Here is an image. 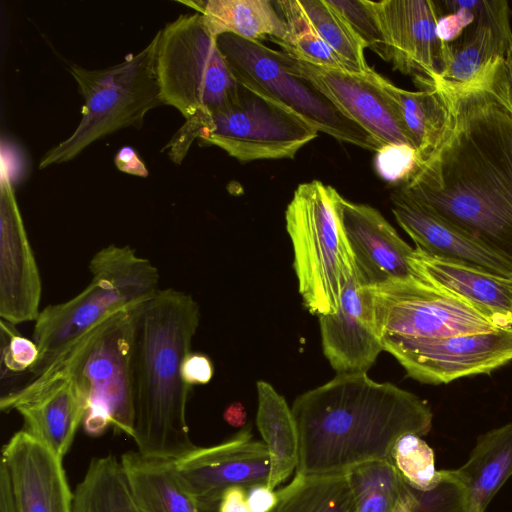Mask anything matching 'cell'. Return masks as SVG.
I'll use <instances>...</instances> for the list:
<instances>
[{
  "mask_svg": "<svg viewBox=\"0 0 512 512\" xmlns=\"http://www.w3.org/2000/svg\"><path fill=\"white\" fill-rule=\"evenodd\" d=\"M370 288L381 339H436L500 329L465 300L421 277Z\"/></svg>",
  "mask_w": 512,
  "mask_h": 512,
  "instance_id": "cell-11",
  "label": "cell"
},
{
  "mask_svg": "<svg viewBox=\"0 0 512 512\" xmlns=\"http://www.w3.org/2000/svg\"><path fill=\"white\" fill-rule=\"evenodd\" d=\"M181 374L184 381L191 386L207 384L214 374L213 363L203 353L190 352L182 362Z\"/></svg>",
  "mask_w": 512,
  "mask_h": 512,
  "instance_id": "cell-38",
  "label": "cell"
},
{
  "mask_svg": "<svg viewBox=\"0 0 512 512\" xmlns=\"http://www.w3.org/2000/svg\"><path fill=\"white\" fill-rule=\"evenodd\" d=\"M291 409L301 476L343 474L363 463L391 461L398 439L427 435L433 419L424 400L366 372L337 374L299 395Z\"/></svg>",
  "mask_w": 512,
  "mask_h": 512,
  "instance_id": "cell-2",
  "label": "cell"
},
{
  "mask_svg": "<svg viewBox=\"0 0 512 512\" xmlns=\"http://www.w3.org/2000/svg\"><path fill=\"white\" fill-rule=\"evenodd\" d=\"M490 85L512 112V48L494 62Z\"/></svg>",
  "mask_w": 512,
  "mask_h": 512,
  "instance_id": "cell-39",
  "label": "cell"
},
{
  "mask_svg": "<svg viewBox=\"0 0 512 512\" xmlns=\"http://www.w3.org/2000/svg\"><path fill=\"white\" fill-rule=\"evenodd\" d=\"M391 462L413 489L427 491L438 481L434 451L419 435L409 433L400 437L392 449Z\"/></svg>",
  "mask_w": 512,
  "mask_h": 512,
  "instance_id": "cell-33",
  "label": "cell"
},
{
  "mask_svg": "<svg viewBox=\"0 0 512 512\" xmlns=\"http://www.w3.org/2000/svg\"><path fill=\"white\" fill-rule=\"evenodd\" d=\"M141 304L111 315L52 366L66 367L81 387L87 402L83 426L90 436L98 437L110 426L134 436L133 346Z\"/></svg>",
  "mask_w": 512,
  "mask_h": 512,
  "instance_id": "cell-7",
  "label": "cell"
},
{
  "mask_svg": "<svg viewBox=\"0 0 512 512\" xmlns=\"http://www.w3.org/2000/svg\"><path fill=\"white\" fill-rule=\"evenodd\" d=\"M325 357L337 374L367 372L384 350L371 288L356 274L345 287L335 313L319 316Z\"/></svg>",
  "mask_w": 512,
  "mask_h": 512,
  "instance_id": "cell-20",
  "label": "cell"
},
{
  "mask_svg": "<svg viewBox=\"0 0 512 512\" xmlns=\"http://www.w3.org/2000/svg\"><path fill=\"white\" fill-rule=\"evenodd\" d=\"M159 33L140 52L105 69L73 65L70 73L84 99L74 132L42 157L46 168L74 159L93 142L127 127H140L147 112L162 105L156 60Z\"/></svg>",
  "mask_w": 512,
  "mask_h": 512,
  "instance_id": "cell-6",
  "label": "cell"
},
{
  "mask_svg": "<svg viewBox=\"0 0 512 512\" xmlns=\"http://www.w3.org/2000/svg\"><path fill=\"white\" fill-rule=\"evenodd\" d=\"M120 462L142 512H203L176 461L129 451Z\"/></svg>",
  "mask_w": 512,
  "mask_h": 512,
  "instance_id": "cell-24",
  "label": "cell"
},
{
  "mask_svg": "<svg viewBox=\"0 0 512 512\" xmlns=\"http://www.w3.org/2000/svg\"><path fill=\"white\" fill-rule=\"evenodd\" d=\"M493 65L467 83H431L446 102L448 126L399 188L512 263V112L491 88Z\"/></svg>",
  "mask_w": 512,
  "mask_h": 512,
  "instance_id": "cell-1",
  "label": "cell"
},
{
  "mask_svg": "<svg viewBox=\"0 0 512 512\" xmlns=\"http://www.w3.org/2000/svg\"><path fill=\"white\" fill-rule=\"evenodd\" d=\"M347 20L356 34L379 57L385 60L383 33L370 0H327Z\"/></svg>",
  "mask_w": 512,
  "mask_h": 512,
  "instance_id": "cell-35",
  "label": "cell"
},
{
  "mask_svg": "<svg viewBox=\"0 0 512 512\" xmlns=\"http://www.w3.org/2000/svg\"><path fill=\"white\" fill-rule=\"evenodd\" d=\"M22 157L15 147L2 141L1 181L9 183L13 188L23 178Z\"/></svg>",
  "mask_w": 512,
  "mask_h": 512,
  "instance_id": "cell-40",
  "label": "cell"
},
{
  "mask_svg": "<svg viewBox=\"0 0 512 512\" xmlns=\"http://www.w3.org/2000/svg\"><path fill=\"white\" fill-rule=\"evenodd\" d=\"M200 322L193 297L161 289L137 311L134 346V436L137 451L177 461L197 446L189 436L186 406L192 386L181 374Z\"/></svg>",
  "mask_w": 512,
  "mask_h": 512,
  "instance_id": "cell-3",
  "label": "cell"
},
{
  "mask_svg": "<svg viewBox=\"0 0 512 512\" xmlns=\"http://www.w3.org/2000/svg\"><path fill=\"white\" fill-rule=\"evenodd\" d=\"M473 8L474 23L458 39L446 43L440 78L444 82L467 83L512 48L508 2L473 0Z\"/></svg>",
  "mask_w": 512,
  "mask_h": 512,
  "instance_id": "cell-22",
  "label": "cell"
},
{
  "mask_svg": "<svg viewBox=\"0 0 512 512\" xmlns=\"http://www.w3.org/2000/svg\"><path fill=\"white\" fill-rule=\"evenodd\" d=\"M200 13L216 38L233 34L241 38L273 42L287 33L286 23L274 1L268 0H190L178 1Z\"/></svg>",
  "mask_w": 512,
  "mask_h": 512,
  "instance_id": "cell-25",
  "label": "cell"
},
{
  "mask_svg": "<svg viewBox=\"0 0 512 512\" xmlns=\"http://www.w3.org/2000/svg\"><path fill=\"white\" fill-rule=\"evenodd\" d=\"M357 512H393L406 483L391 461H371L348 472Z\"/></svg>",
  "mask_w": 512,
  "mask_h": 512,
  "instance_id": "cell-30",
  "label": "cell"
},
{
  "mask_svg": "<svg viewBox=\"0 0 512 512\" xmlns=\"http://www.w3.org/2000/svg\"><path fill=\"white\" fill-rule=\"evenodd\" d=\"M247 503L252 512H271L277 506V492L267 484H258L247 489Z\"/></svg>",
  "mask_w": 512,
  "mask_h": 512,
  "instance_id": "cell-41",
  "label": "cell"
},
{
  "mask_svg": "<svg viewBox=\"0 0 512 512\" xmlns=\"http://www.w3.org/2000/svg\"><path fill=\"white\" fill-rule=\"evenodd\" d=\"M216 40L233 76L247 89L338 141L374 152L381 148L310 82L293 73L283 51L228 33Z\"/></svg>",
  "mask_w": 512,
  "mask_h": 512,
  "instance_id": "cell-9",
  "label": "cell"
},
{
  "mask_svg": "<svg viewBox=\"0 0 512 512\" xmlns=\"http://www.w3.org/2000/svg\"><path fill=\"white\" fill-rule=\"evenodd\" d=\"M158 33L156 68L163 104L187 120L234 103L240 84L200 13L180 15Z\"/></svg>",
  "mask_w": 512,
  "mask_h": 512,
  "instance_id": "cell-8",
  "label": "cell"
},
{
  "mask_svg": "<svg viewBox=\"0 0 512 512\" xmlns=\"http://www.w3.org/2000/svg\"><path fill=\"white\" fill-rule=\"evenodd\" d=\"M418 166L417 151L411 145L388 144L376 152V171L388 182L406 183L417 171Z\"/></svg>",
  "mask_w": 512,
  "mask_h": 512,
  "instance_id": "cell-37",
  "label": "cell"
},
{
  "mask_svg": "<svg viewBox=\"0 0 512 512\" xmlns=\"http://www.w3.org/2000/svg\"><path fill=\"white\" fill-rule=\"evenodd\" d=\"M393 215L424 253L499 276H512V263L435 216L399 187L390 194Z\"/></svg>",
  "mask_w": 512,
  "mask_h": 512,
  "instance_id": "cell-21",
  "label": "cell"
},
{
  "mask_svg": "<svg viewBox=\"0 0 512 512\" xmlns=\"http://www.w3.org/2000/svg\"><path fill=\"white\" fill-rule=\"evenodd\" d=\"M218 512H252L247 503V489L232 487L227 489L218 504Z\"/></svg>",
  "mask_w": 512,
  "mask_h": 512,
  "instance_id": "cell-42",
  "label": "cell"
},
{
  "mask_svg": "<svg viewBox=\"0 0 512 512\" xmlns=\"http://www.w3.org/2000/svg\"><path fill=\"white\" fill-rule=\"evenodd\" d=\"M258 409L256 423L270 456L267 485L275 489L296 470L299 443L292 409L273 386L259 380L256 383Z\"/></svg>",
  "mask_w": 512,
  "mask_h": 512,
  "instance_id": "cell-27",
  "label": "cell"
},
{
  "mask_svg": "<svg viewBox=\"0 0 512 512\" xmlns=\"http://www.w3.org/2000/svg\"><path fill=\"white\" fill-rule=\"evenodd\" d=\"M284 55L293 73L310 82L381 147L388 144L414 147L395 102L382 87L381 75L374 69L356 72L312 64L285 52Z\"/></svg>",
  "mask_w": 512,
  "mask_h": 512,
  "instance_id": "cell-13",
  "label": "cell"
},
{
  "mask_svg": "<svg viewBox=\"0 0 512 512\" xmlns=\"http://www.w3.org/2000/svg\"><path fill=\"white\" fill-rule=\"evenodd\" d=\"M240 84V83H239ZM310 125L240 84L230 106L207 116L198 140L239 162L291 159L318 136Z\"/></svg>",
  "mask_w": 512,
  "mask_h": 512,
  "instance_id": "cell-10",
  "label": "cell"
},
{
  "mask_svg": "<svg viewBox=\"0 0 512 512\" xmlns=\"http://www.w3.org/2000/svg\"><path fill=\"white\" fill-rule=\"evenodd\" d=\"M176 466L201 510L213 512L227 489L267 484L270 456L264 442L252 440L244 428L220 444L196 447Z\"/></svg>",
  "mask_w": 512,
  "mask_h": 512,
  "instance_id": "cell-15",
  "label": "cell"
},
{
  "mask_svg": "<svg viewBox=\"0 0 512 512\" xmlns=\"http://www.w3.org/2000/svg\"><path fill=\"white\" fill-rule=\"evenodd\" d=\"M274 4L287 26L285 38L274 41L283 52L312 64L352 70L317 34L298 0H277Z\"/></svg>",
  "mask_w": 512,
  "mask_h": 512,
  "instance_id": "cell-32",
  "label": "cell"
},
{
  "mask_svg": "<svg viewBox=\"0 0 512 512\" xmlns=\"http://www.w3.org/2000/svg\"><path fill=\"white\" fill-rule=\"evenodd\" d=\"M414 82L421 90H405L380 77L382 87L395 102L412 139L420 166L441 142L448 126L449 111L442 93L427 79L418 78Z\"/></svg>",
  "mask_w": 512,
  "mask_h": 512,
  "instance_id": "cell-26",
  "label": "cell"
},
{
  "mask_svg": "<svg viewBox=\"0 0 512 512\" xmlns=\"http://www.w3.org/2000/svg\"><path fill=\"white\" fill-rule=\"evenodd\" d=\"M63 459L25 430L2 449L16 512H73Z\"/></svg>",
  "mask_w": 512,
  "mask_h": 512,
  "instance_id": "cell-17",
  "label": "cell"
},
{
  "mask_svg": "<svg viewBox=\"0 0 512 512\" xmlns=\"http://www.w3.org/2000/svg\"><path fill=\"white\" fill-rule=\"evenodd\" d=\"M88 268L92 277L84 290L40 311L33 329L39 356L28 371V382L47 372L111 315L147 301L160 290L158 269L128 245L110 244L100 249Z\"/></svg>",
  "mask_w": 512,
  "mask_h": 512,
  "instance_id": "cell-4",
  "label": "cell"
},
{
  "mask_svg": "<svg viewBox=\"0 0 512 512\" xmlns=\"http://www.w3.org/2000/svg\"><path fill=\"white\" fill-rule=\"evenodd\" d=\"M277 492L276 512H357L347 473L301 476Z\"/></svg>",
  "mask_w": 512,
  "mask_h": 512,
  "instance_id": "cell-29",
  "label": "cell"
},
{
  "mask_svg": "<svg viewBox=\"0 0 512 512\" xmlns=\"http://www.w3.org/2000/svg\"><path fill=\"white\" fill-rule=\"evenodd\" d=\"M381 341L408 376L426 384L487 374L512 361V327L446 338L386 337Z\"/></svg>",
  "mask_w": 512,
  "mask_h": 512,
  "instance_id": "cell-12",
  "label": "cell"
},
{
  "mask_svg": "<svg viewBox=\"0 0 512 512\" xmlns=\"http://www.w3.org/2000/svg\"><path fill=\"white\" fill-rule=\"evenodd\" d=\"M224 418L232 426L245 424L246 412L243 405L239 402L229 405L224 412Z\"/></svg>",
  "mask_w": 512,
  "mask_h": 512,
  "instance_id": "cell-45",
  "label": "cell"
},
{
  "mask_svg": "<svg viewBox=\"0 0 512 512\" xmlns=\"http://www.w3.org/2000/svg\"><path fill=\"white\" fill-rule=\"evenodd\" d=\"M0 512H16L8 474L2 464L0 465Z\"/></svg>",
  "mask_w": 512,
  "mask_h": 512,
  "instance_id": "cell-44",
  "label": "cell"
},
{
  "mask_svg": "<svg viewBox=\"0 0 512 512\" xmlns=\"http://www.w3.org/2000/svg\"><path fill=\"white\" fill-rule=\"evenodd\" d=\"M3 412L17 410L26 432L64 458L86 415V397L74 375L56 365L1 396Z\"/></svg>",
  "mask_w": 512,
  "mask_h": 512,
  "instance_id": "cell-14",
  "label": "cell"
},
{
  "mask_svg": "<svg viewBox=\"0 0 512 512\" xmlns=\"http://www.w3.org/2000/svg\"><path fill=\"white\" fill-rule=\"evenodd\" d=\"M393 69L414 79L436 81L444 70L445 47L437 34L441 11L432 0L370 1Z\"/></svg>",
  "mask_w": 512,
  "mask_h": 512,
  "instance_id": "cell-16",
  "label": "cell"
},
{
  "mask_svg": "<svg viewBox=\"0 0 512 512\" xmlns=\"http://www.w3.org/2000/svg\"><path fill=\"white\" fill-rule=\"evenodd\" d=\"M298 2L317 34L353 71L365 72L371 69L364 54L367 45L327 0Z\"/></svg>",
  "mask_w": 512,
  "mask_h": 512,
  "instance_id": "cell-31",
  "label": "cell"
},
{
  "mask_svg": "<svg viewBox=\"0 0 512 512\" xmlns=\"http://www.w3.org/2000/svg\"><path fill=\"white\" fill-rule=\"evenodd\" d=\"M73 512H142L115 456L90 461L74 491Z\"/></svg>",
  "mask_w": 512,
  "mask_h": 512,
  "instance_id": "cell-28",
  "label": "cell"
},
{
  "mask_svg": "<svg viewBox=\"0 0 512 512\" xmlns=\"http://www.w3.org/2000/svg\"><path fill=\"white\" fill-rule=\"evenodd\" d=\"M335 188L319 180L297 186L286 212L293 267L305 308L314 315L335 313L355 273Z\"/></svg>",
  "mask_w": 512,
  "mask_h": 512,
  "instance_id": "cell-5",
  "label": "cell"
},
{
  "mask_svg": "<svg viewBox=\"0 0 512 512\" xmlns=\"http://www.w3.org/2000/svg\"><path fill=\"white\" fill-rule=\"evenodd\" d=\"M41 279L17 206L14 188L1 181L0 316L10 324L36 321Z\"/></svg>",
  "mask_w": 512,
  "mask_h": 512,
  "instance_id": "cell-18",
  "label": "cell"
},
{
  "mask_svg": "<svg viewBox=\"0 0 512 512\" xmlns=\"http://www.w3.org/2000/svg\"><path fill=\"white\" fill-rule=\"evenodd\" d=\"M409 488L415 497L410 512H469L467 483L458 468L439 470L437 483L427 491Z\"/></svg>",
  "mask_w": 512,
  "mask_h": 512,
  "instance_id": "cell-34",
  "label": "cell"
},
{
  "mask_svg": "<svg viewBox=\"0 0 512 512\" xmlns=\"http://www.w3.org/2000/svg\"><path fill=\"white\" fill-rule=\"evenodd\" d=\"M115 164L119 170L140 176L146 177L148 171L145 164L139 158L137 152L131 147H123L120 149L115 157Z\"/></svg>",
  "mask_w": 512,
  "mask_h": 512,
  "instance_id": "cell-43",
  "label": "cell"
},
{
  "mask_svg": "<svg viewBox=\"0 0 512 512\" xmlns=\"http://www.w3.org/2000/svg\"><path fill=\"white\" fill-rule=\"evenodd\" d=\"M339 210L361 285L375 287L420 277L410 263L414 249L377 209L341 197Z\"/></svg>",
  "mask_w": 512,
  "mask_h": 512,
  "instance_id": "cell-19",
  "label": "cell"
},
{
  "mask_svg": "<svg viewBox=\"0 0 512 512\" xmlns=\"http://www.w3.org/2000/svg\"><path fill=\"white\" fill-rule=\"evenodd\" d=\"M410 263L422 279L465 300L497 328L512 327V276L445 261L418 248Z\"/></svg>",
  "mask_w": 512,
  "mask_h": 512,
  "instance_id": "cell-23",
  "label": "cell"
},
{
  "mask_svg": "<svg viewBox=\"0 0 512 512\" xmlns=\"http://www.w3.org/2000/svg\"><path fill=\"white\" fill-rule=\"evenodd\" d=\"M0 325L2 377L29 371L38 359V345L35 341L20 335L15 329V325L4 320H1Z\"/></svg>",
  "mask_w": 512,
  "mask_h": 512,
  "instance_id": "cell-36",
  "label": "cell"
},
{
  "mask_svg": "<svg viewBox=\"0 0 512 512\" xmlns=\"http://www.w3.org/2000/svg\"><path fill=\"white\" fill-rule=\"evenodd\" d=\"M415 504V497L406 484L404 493L402 494L395 510L393 512H410Z\"/></svg>",
  "mask_w": 512,
  "mask_h": 512,
  "instance_id": "cell-46",
  "label": "cell"
},
{
  "mask_svg": "<svg viewBox=\"0 0 512 512\" xmlns=\"http://www.w3.org/2000/svg\"><path fill=\"white\" fill-rule=\"evenodd\" d=\"M271 512H276V507L274 508V510H272Z\"/></svg>",
  "mask_w": 512,
  "mask_h": 512,
  "instance_id": "cell-47",
  "label": "cell"
}]
</instances>
